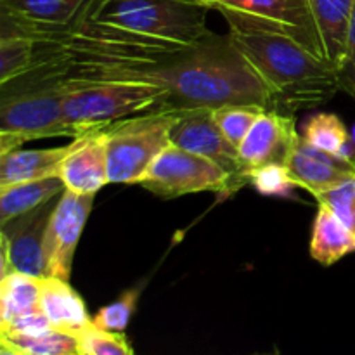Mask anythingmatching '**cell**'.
Segmentation results:
<instances>
[{
  "mask_svg": "<svg viewBox=\"0 0 355 355\" xmlns=\"http://www.w3.org/2000/svg\"><path fill=\"white\" fill-rule=\"evenodd\" d=\"M239 9L283 31L312 54L326 61L311 0H243Z\"/></svg>",
  "mask_w": 355,
  "mask_h": 355,
  "instance_id": "obj_13",
  "label": "cell"
},
{
  "mask_svg": "<svg viewBox=\"0 0 355 355\" xmlns=\"http://www.w3.org/2000/svg\"><path fill=\"white\" fill-rule=\"evenodd\" d=\"M0 355H23L21 352H17V350L10 349V347L3 345V343H0Z\"/></svg>",
  "mask_w": 355,
  "mask_h": 355,
  "instance_id": "obj_32",
  "label": "cell"
},
{
  "mask_svg": "<svg viewBox=\"0 0 355 355\" xmlns=\"http://www.w3.org/2000/svg\"><path fill=\"white\" fill-rule=\"evenodd\" d=\"M298 139L293 114L277 110L263 111L238 148L243 173L250 180V175L262 166L286 165Z\"/></svg>",
  "mask_w": 355,
  "mask_h": 355,
  "instance_id": "obj_10",
  "label": "cell"
},
{
  "mask_svg": "<svg viewBox=\"0 0 355 355\" xmlns=\"http://www.w3.org/2000/svg\"><path fill=\"white\" fill-rule=\"evenodd\" d=\"M55 203L58 200H52L2 224V276L7 272H23L40 279L47 277L44 239Z\"/></svg>",
  "mask_w": 355,
  "mask_h": 355,
  "instance_id": "obj_8",
  "label": "cell"
},
{
  "mask_svg": "<svg viewBox=\"0 0 355 355\" xmlns=\"http://www.w3.org/2000/svg\"><path fill=\"white\" fill-rule=\"evenodd\" d=\"M318 203L326 205L355 236V179L347 180L342 186L319 196Z\"/></svg>",
  "mask_w": 355,
  "mask_h": 355,
  "instance_id": "obj_28",
  "label": "cell"
},
{
  "mask_svg": "<svg viewBox=\"0 0 355 355\" xmlns=\"http://www.w3.org/2000/svg\"><path fill=\"white\" fill-rule=\"evenodd\" d=\"M64 90L55 85L12 80L2 85L0 97V155L24 142L73 137L62 110Z\"/></svg>",
  "mask_w": 355,
  "mask_h": 355,
  "instance_id": "obj_4",
  "label": "cell"
},
{
  "mask_svg": "<svg viewBox=\"0 0 355 355\" xmlns=\"http://www.w3.org/2000/svg\"><path fill=\"white\" fill-rule=\"evenodd\" d=\"M302 137L315 148L354 159L355 146L352 135L347 132V127L336 114L318 113L311 116L305 123Z\"/></svg>",
  "mask_w": 355,
  "mask_h": 355,
  "instance_id": "obj_21",
  "label": "cell"
},
{
  "mask_svg": "<svg viewBox=\"0 0 355 355\" xmlns=\"http://www.w3.org/2000/svg\"><path fill=\"white\" fill-rule=\"evenodd\" d=\"M62 90V110L73 139L103 132L135 114L163 111L166 103L163 87L135 80L83 83Z\"/></svg>",
  "mask_w": 355,
  "mask_h": 355,
  "instance_id": "obj_3",
  "label": "cell"
},
{
  "mask_svg": "<svg viewBox=\"0 0 355 355\" xmlns=\"http://www.w3.org/2000/svg\"><path fill=\"white\" fill-rule=\"evenodd\" d=\"M76 336L82 355H134V349L123 333L106 331L90 324Z\"/></svg>",
  "mask_w": 355,
  "mask_h": 355,
  "instance_id": "obj_25",
  "label": "cell"
},
{
  "mask_svg": "<svg viewBox=\"0 0 355 355\" xmlns=\"http://www.w3.org/2000/svg\"><path fill=\"white\" fill-rule=\"evenodd\" d=\"M40 277L7 272L0 283V326L30 312L40 311Z\"/></svg>",
  "mask_w": 355,
  "mask_h": 355,
  "instance_id": "obj_20",
  "label": "cell"
},
{
  "mask_svg": "<svg viewBox=\"0 0 355 355\" xmlns=\"http://www.w3.org/2000/svg\"><path fill=\"white\" fill-rule=\"evenodd\" d=\"M0 343L23 355H82L78 336L54 328L40 335H0Z\"/></svg>",
  "mask_w": 355,
  "mask_h": 355,
  "instance_id": "obj_23",
  "label": "cell"
},
{
  "mask_svg": "<svg viewBox=\"0 0 355 355\" xmlns=\"http://www.w3.org/2000/svg\"><path fill=\"white\" fill-rule=\"evenodd\" d=\"M76 144L78 139H73L69 144L59 148L14 149L0 155V187L59 177L62 163Z\"/></svg>",
  "mask_w": 355,
  "mask_h": 355,
  "instance_id": "obj_15",
  "label": "cell"
},
{
  "mask_svg": "<svg viewBox=\"0 0 355 355\" xmlns=\"http://www.w3.org/2000/svg\"><path fill=\"white\" fill-rule=\"evenodd\" d=\"M250 184L266 196H288L297 189L286 165H267L250 175Z\"/></svg>",
  "mask_w": 355,
  "mask_h": 355,
  "instance_id": "obj_27",
  "label": "cell"
},
{
  "mask_svg": "<svg viewBox=\"0 0 355 355\" xmlns=\"http://www.w3.org/2000/svg\"><path fill=\"white\" fill-rule=\"evenodd\" d=\"M33 62V40L10 24L2 23L0 33V85L26 75Z\"/></svg>",
  "mask_w": 355,
  "mask_h": 355,
  "instance_id": "obj_22",
  "label": "cell"
},
{
  "mask_svg": "<svg viewBox=\"0 0 355 355\" xmlns=\"http://www.w3.org/2000/svg\"><path fill=\"white\" fill-rule=\"evenodd\" d=\"M286 168L295 184L309 191L315 200L347 180L355 179V159L315 148L302 135L291 149Z\"/></svg>",
  "mask_w": 355,
  "mask_h": 355,
  "instance_id": "obj_11",
  "label": "cell"
},
{
  "mask_svg": "<svg viewBox=\"0 0 355 355\" xmlns=\"http://www.w3.org/2000/svg\"><path fill=\"white\" fill-rule=\"evenodd\" d=\"M355 0H311L315 28L328 64L338 71L345 58Z\"/></svg>",
  "mask_w": 355,
  "mask_h": 355,
  "instance_id": "obj_17",
  "label": "cell"
},
{
  "mask_svg": "<svg viewBox=\"0 0 355 355\" xmlns=\"http://www.w3.org/2000/svg\"><path fill=\"white\" fill-rule=\"evenodd\" d=\"M352 141H354V146H355V130H354V135H352Z\"/></svg>",
  "mask_w": 355,
  "mask_h": 355,
  "instance_id": "obj_33",
  "label": "cell"
},
{
  "mask_svg": "<svg viewBox=\"0 0 355 355\" xmlns=\"http://www.w3.org/2000/svg\"><path fill=\"white\" fill-rule=\"evenodd\" d=\"M338 80L340 89L345 90L349 96H352L355 99V3L352 23H350L349 31V42H347L345 58H343L342 66H340L338 69Z\"/></svg>",
  "mask_w": 355,
  "mask_h": 355,
  "instance_id": "obj_30",
  "label": "cell"
},
{
  "mask_svg": "<svg viewBox=\"0 0 355 355\" xmlns=\"http://www.w3.org/2000/svg\"><path fill=\"white\" fill-rule=\"evenodd\" d=\"M210 9H222V7H229V9H239L243 6V0H201Z\"/></svg>",
  "mask_w": 355,
  "mask_h": 355,
  "instance_id": "obj_31",
  "label": "cell"
},
{
  "mask_svg": "<svg viewBox=\"0 0 355 355\" xmlns=\"http://www.w3.org/2000/svg\"><path fill=\"white\" fill-rule=\"evenodd\" d=\"M59 177L66 189L80 194H97V191L110 184L103 132L78 137V144L62 163Z\"/></svg>",
  "mask_w": 355,
  "mask_h": 355,
  "instance_id": "obj_14",
  "label": "cell"
},
{
  "mask_svg": "<svg viewBox=\"0 0 355 355\" xmlns=\"http://www.w3.org/2000/svg\"><path fill=\"white\" fill-rule=\"evenodd\" d=\"M210 7L201 0H92L87 21L163 42L194 45L210 37Z\"/></svg>",
  "mask_w": 355,
  "mask_h": 355,
  "instance_id": "obj_2",
  "label": "cell"
},
{
  "mask_svg": "<svg viewBox=\"0 0 355 355\" xmlns=\"http://www.w3.org/2000/svg\"><path fill=\"white\" fill-rule=\"evenodd\" d=\"M170 144L214 162L231 175L238 189L250 182L243 173L238 146L222 134L211 116V110L182 111L170 132Z\"/></svg>",
  "mask_w": 355,
  "mask_h": 355,
  "instance_id": "obj_9",
  "label": "cell"
},
{
  "mask_svg": "<svg viewBox=\"0 0 355 355\" xmlns=\"http://www.w3.org/2000/svg\"><path fill=\"white\" fill-rule=\"evenodd\" d=\"M40 309L59 331L78 335L92 324V315L87 311L83 298L71 288L69 281L44 277L40 290Z\"/></svg>",
  "mask_w": 355,
  "mask_h": 355,
  "instance_id": "obj_16",
  "label": "cell"
},
{
  "mask_svg": "<svg viewBox=\"0 0 355 355\" xmlns=\"http://www.w3.org/2000/svg\"><path fill=\"white\" fill-rule=\"evenodd\" d=\"M272 355H277V354H272Z\"/></svg>",
  "mask_w": 355,
  "mask_h": 355,
  "instance_id": "obj_34",
  "label": "cell"
},
{
  "mask_svg": "<svg viewBox=\"0 0 355 355\" xmlns=\"http://www.w3.org/2000/svg\"><path fill=\"white\" fill-rule=\"evenodd\" d=\"M355 252V236L326 205L319 203L312 227L311 255L321 266H333L349 253Z\"/></svg>",
  "mask_w": 355,
  "mask_h": 355,
  "instance_id": "obj_18",
  "label": "cell"
},
{
  "mask_svg": "<svg viewBox=\"0 0 355 355\" xmlns=\"http://www.w3.org/2000/svg\"><path fill=\"white\" fill-rule=\"evenodd\" d=\"M141 186L163 200L203 191H214L218 194L238 191L225 170L203 156L173 144L155 159Z\"/></svg>",
  "mask_w": 355,
  "mask_h": 355,
  "instance_id": "obj_6",
  "label": "cell"
},
{
  "mask_svg": "<svg viewBox=\"0 0 355 355\" xmlns=\"http://www.w3.org/2000/svg\"><path fill=\"white\" fill-rule=\"evenodd\" d=\"M182 111H149L103 130L107 173L113 184H141L155 159L170 146V132Z\"/></svg>",
  "mask_w": 355,
  "mask_h": 355,
  "instance_id": "obj_5",
  "label": "cell"
},
{
  "mask_svg": "<svg viewBox=\"0 0 355 355\" xmlns=\"http://www.w3.org/2000/svg\"><path fill=\"white\" fill-rule=\"evenodd\" d=\"M64 189L61 177H49L0 187V224H7L12 218L55 200V196Z\"/></svg>",
  "mask_w": 355,
  "mask_h": 355,
  "instance_id": "obj_19",
  "label": "cell"
},
{
  "mask_svg": "<svg viewBox=\"0 0 355 355\" xmlns=\"http://www.w3.org/2000/svg\"><path fill=\"white\" fill-rule=\"evenodd\" d=\"M92 0H0L2 23L26 35L59 31L85 17Z\"/></svg>",
  "mask_w": 355,
  "mask_h": 355,
  "instance_id": "obj_12",
  "label": "cell"
},
{
  "mask_svg": "<svg viewBox=\"0 0 355 355\" xmlns=\"http://www.w3.org/2000/svg\"><path fill=\"white\" fill-rule=\"evenodd\" d=\"M49 329H52V324L40 309L12 319L9 324L0 326V335H40Z\"/></svg>",
  "mask_w": 355,
  "mask_h": 355,
  "instance_id": "obj_29",
  "label": "cell"
},
{
  "mask_svg": "<svg viewBox=\"0 0 355 355\" xmlns=\"http://www.w3.org/2000/svg\"><path fill=\"white\" fill-rule=\"evenodd\" d=\"M139 295H141V291L137 288L121 293L118 300L106 305V307L99 309L92 315V324L101 329H106V331L123 333L128 328V322H130L132 315H134Z\"/></svg>",
  "mask_w": 355,
  "mask_h": 355,
  "instance_id": "obj_26",
  "label": "cell"
},
{
  "mask_svg": "<svg viewBox=\"0 0 355 355\" xmlns=\"http://www.w3.org/2000/svg\"><path fill=\"white\" fill-rule=\"evenodd\" d=\"M263 107L253 106V104H227L211 110L215 123L222 130V134L229 139L234 146L241 144L260 114L263 113Z\"/></svg>",
  "mask_w": 355,
  "mask_h": 355,
  "instance_id": "obj_24",
  "label": "cell"
},
{
  "mask_svg": "<svg viewBox=\"0 0 355 355\" xmlns=\"http://www.w3.org/2000/svg\"><path fill=\"white\" fill-rule=\"evenodd\" d=\"M229 37L276 97V110L293 114L326 103L340 90L338 71L324 59L241 9L222 7Z\"/></svg>",
  "mask_w": 355,
  "mask_h": 355,
  "instance_id": "obj_1",
  "label": "cell"
},
{
  "mask_svg": "<svg viewBox=\"0 0 355 355\" xmlns=\"http://www.w3.org/2000/svg\"><path fill=\"white\" fill-rule=\"evenodd\" d=\"M96 194H80L64 189L58 198L47 231L44 250L47 263V277L69 281L80 236L92 211Z\"/></svg>",
  "mask_w": 355,
  "mask_h": 355,
  "instance_id": "obj_7",
  "label": "cell"
}]
</instances>
